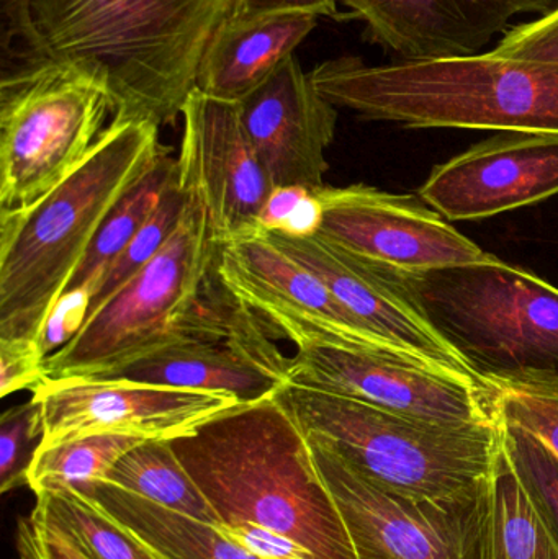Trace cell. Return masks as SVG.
<instances>
[{
    "instance_id": "obj_1",
    "label": "cell",
    "mask_w": 558,
    "mask_h": 559,
    "mask_svg": "<svg viewBox=\"0 0 558 559\" xmlns=\"http://www.w3.org/2000/svg\"><path fill=\"white\" fill-rule=\"evenodd\" d=\"M233 0H2L5 41L26 66L97 81L114 121L161 128L182 115Z\"/></svg>"
},
{
    "instance_id": "obj_2",
    "label": "cell",
    "mask_w": 558,
    "mask_h": 559,
    "mask_svg": "<svg viewBox=\"0 0 558 559\" xmlns=\"http://www.w3.org/2000/svg\"><path fill=\"white\" fill-rule=\"evenodd\" d=\"M219 519L261 559H357L310 442L278 397L239 403L169 440Z\"/></svg>"
},
{
    "instance_id": "obj_3",
    "label": "cell",
    "mask_w": 558,
    "mask_h": 559,
    "mask_svg": "<svg viewBox=\"0 0 558 559\" xmlns=\"http://www.w3.org/2000/svg\"><path fill=\"white\" fill-rule=\"evenodd\" d=\"M159 130L111 120L64 182L26 209L0 212V338L36 341L108 213L166 150Z\"/></svg>"
},
{
    "instance_id": "obj_4",
    "label": "cell",
    "mask_w": 558,
    "mask_h": 559,
    "mask_svg": "<svg viewBox=\"0 0 558 559\" xmlns=\"http://www.w3.org/2000/svg\"><path fill=\"white\" fill-rule=\"evenodd\" d=\"M334 107L413 130L558 134V64L503 61L490 52L367 64L341 56L310 71Z\"/></svg>"
},
{
    "instance_id": "obj_5",
    "label": "cell",
    "mask_w": 558,
    "mask_h": 559,
    "mask_svg": "<svg viewBox=\"0 0 558 559\" xmlns=\"http://www.w3.org/2000/svg\"><path fill=\"white\" fill-rule=\"evenodd\" d=\"M275 396L307 439L328 447L380 488L416 501H449L477 491L500 453V419L442 426L295 383Z\"/></svg>"
},
{
    "instance_id": "obj_6",
    "label": "cell",
    "mask_w": 558,
    "mask_h": 559,
    "mask_svg": "<svg viewBox=\"0 0 558 559\" xmlns=\"http://www.w3.org/2000/svg\"><path fill=\"white\" fill-rule=\"evenodd\" d=\"M406 282L478 380L558 393L556 286L491 254Z\"/></svg>"
},
{
    "instance_id": "obj_7",
    "label": "cell",
    "mask_w": 558,
    "mask_h": 559,
    "mask_svg": "<svg viewBox=\"0 0 558 559\" xmlns=\"http://www.w3.org/2000/svg\"><path fill=\"white\" fill-rule=\"evenodd\" d=\"M219 246L209 216L189 200L156 258L46 358L48 378H107L169 344L180 316L215 272Z\"/></svg>"
},
{
    "instance_id": "obj_8",
    "label": "cell",
    "mask_w": 558,
    "mask_h": 559,
    "mask_svg": "<svg viewBox=\"0 0 558 559\" xmlns=\"http://www.w3.org/2000/svg\"><path fill=\"white\" fill-rule=\"evenodd\" d=\"M114 118L105 88L78 69L25 66L0 84V212L26 209L64 182Z\"/></svg>"
},
{
    "instance_id": "obj_9",
    "label": "cell",
    "mask_w": 558,
    "mask_h": 559,
    "mask_svg": "<svg viewBox=\"0 0 558 559\" xmlns=\"http://www.w3.org/2000/svg\"><path fill=\"white\" fill-rule=\"evenodd\" d=\"M288 383L442 426L498 420L497 388L474 374L399 352L340 345L297 348Z\"/></svg>"
},
{
    "instance_id": "obj_10",
    "label": "cell",
    "mask_w": 558,
    "mask_h": 559,
    "mask_svg": "<svg viewBox=\"0 0 558 559\" xmlns=\"http://www.w3.org/2000/svg\"><path fill=\"white\" fill-rule=\"evenodd\" d=\"M308 442L318 472L343 515L357 559L484 558L490 479L462 498L416 501L380 488L328 447Z\"/></svg>"
},
{
    "instance_id": "obj_11",
    "label": "cell",
    "mask_w": 558,
    "mask_h": 559,
    "mask_svg": "<svg viewBox=\"0 0 558 559\" xmlns=\"http://www.w3.org/2000/svg\"><path fill=\"white\" fill-rule=\"evenodd\" d=\"M216 275L264 322L272 337L290 341L297 348L340 345L415 355L367 328L313 272L265 233L223 242Z\"/></svg>"
},
{
    "instance_id": "obj_12",
    "label": "cell",
    "mask_w": 558,
    "mask_h": 559,
    "mask_svg": "<svg viewBox=\"0 0 558 559\" xmlns=\"http://www.w3.org/2000/svg\"><path fill=\"white\" fill-rule=\"evenodd\" d=\"M317 195L323 212L317 236L402 277L478 264L488 255L416 197L364 183L323 187Z\"/></svg>"
},
{
    "instance_id": "obj_13",
    "label": "cell",
    "mask_w": 558,
    "mask_h": 559,
    "mask_svg": "<svg viewBox=\"0 0 558 559\" xmlns=\"http://www.w3.org/2000/svg\"><path fill=\"white\" fill-rule=\"evenodd\" d=\"M180 117V190L209 216L219 245L259 233V215L274 186L246 134L238 104L193 88Z\"/></svg>"
},
{
    "instance_id": "obj_14",
    "label": "cell",
    "mask_w": 558,
    "mask_h": 559,
    "mask_svg": "<svg viewBox=\"0 0 558 559\" xmlns=\"http://www.w3.org/2000/svg\"><path fill=\"white\" fill-rule=\"evenodd\" d=\"M32 397L41 409L43 443L100 432L170 440L239 404L223 393L104 378H48Z\"/></svg>"
},
{
    "instance_id": "obj_15",
    "label": "cell",
    "mask_w": 558,
    "mask_h": 559,
    "mask_svg": "<svg viewBox=\"0 0 558 559\" xmlns=\"http://www.w3.org/2000/svg\"><path fill=\"white\" fill-rule=\"evenodd\" d=\"M558 193V134L501 131L435 167L419 199L448 222H477Z\"/></svg>"
},
{
    "instance_id": "obj_16",
    "label": "cell",
    "mask_w": 558,
    "mask_h": 559,
    "mask_svg": "<svg viewBox=\"0 0 558 559\" xmlns=\"http://www.w3.org/2000/svg\"><path fill=\"white\" fill-rule=\"evenodd\" d=\"M265 235L282 251L313 272L337 301L367 328L418 357L474 374L431 324L406 277L363 261L317 235L307 238L281 233Z\"/></svg>"
},
{
    "instance_id": "obj_17",
    "label": "cell",
    "mask_w": 558,
    "mask_h": 559,
    "mask_svg": "<svg viewBox=\"0 0 558 559\" xmlns=\"http://www.w3.org/2000/svg\"><path fill=\"white\" fill-rule=\"evenodd\" d=\"M238 107L246 134L274 189H323L337 107L318 92L297 56L288 58Z\"/></svg>"
},
{
    "instance_id": "obj_18",
    "label": "cell",
    "mask_w": 558,
    "mask_h": 559,
    "mask_svg": "<svg viewBox=\"0 0 558 559\" xmlns=\"http://www.w3.org/2000/svg\"><path fill=\"white\" fill-rule=\"evenodd\" d=\"M292 358L269 332L242 337H190L169 342L104 380H130L177 390L210 391L256 403L288 383Z\"/></svg>"
},
{
    "instance_id": "obj_19",
    "label": "cell",
    "mask_w": 558,
    "mask_h": 559,
    "mask_svg": "<svg viewBox=\"0 0 558 559\" xmlns=\"http://www.w3.org/2000/svg\"><path fill=\"white\" fill-rule=\"evenodd\" d=\"M366 39L400 62L482 55L518 13L500 0H346Z\"/></svg>"
},
{
    "instance_id": "obj_20",
    "label": "cell",
    "mask_w": 558,
    "mask_h": 559,
    "mask_svg": "<svg viewBox=\"0 0 558 559\" xmlns=\"http://www.w3.org/2000/svg\"><path fill=\"white\" fill-rule=\"evenodd\" d=\"M318 16L282 13L252 20L226 19L200 62L197 85L218 100L239 104L261 87L317 28Z\"/></svg>"
},
{
    "instance_id": "obj_21",
    "label": "cell",
    "mask_w": 558,
    "mask_h": 559,
    "mask_svg": "<svg viewBox=\"0 0 558 559\" xmlns=\"http://www.w3.org/2000/svg\"><path fill=\"white\" fill-rule=\"evenodd\" d=\"M75 492L159 558L261 559L213 525L170 511L108 483L95 481Z\"/></svg>"
},
{
    "instance_id": "obj_22",
    "label": "cell",
    "mask_w": 558,
    "mask_h": 559,
    "mask_svg": "<svg viewBox=\"0 0 558 559\" xmlns=\"http://www.w3.org/2000/svg\"><path fill=\"white\" fill-rule=\"evenodd\" d=\"M482 559H558L557 540L511 468L501 439L488 483Z\"/></svg>"
},
{
    "instance_id": "obj_23",
    "label": "cell",
    "mask_w": 558,
    "mask_h": 559,
    "mask_svg": "<svg viewBox=\"0 0 558 559\" xmlns=\"http://www.w3.org/2000/svg\"><path fill=\"white\" fill-rule=\"evenodd\" d=\"M170 511L218 527L219 519L169 440L151 439L124 453L100 479Z\"/></svg>"
},
{
    "instance_id": "obj_24",
    "label": "cell",
    "mask_w": 558,
    "mask_h": 559,
    "mask_svg": "<svg viewBox=\"0 0 558 559\" xmlns=\"http://www.w3.org/2000/svg\"><path fill=\"white\" fill-rule=\"evenodd\" d=\"M176 176L177 159L170 156L169 147H166L143 179L108 213L66 292L92 289L97 285L151 218Z\"/></svg>"
},
{
    "instance_id": "obj_25",
    "label": "cell",
    "mask_w": 558,
    "mask_h": 559,
    "mask_svg": "<svg viewBox=\"0 0 558 559\" xmlns=\"http://www.w3.org/2000/svg\"><path fill=\"white\" fill-rule=\"evenodd\" d=\"M32 518L87 559H163L71 489L36 495Z\"/></svg>"
},
{
    "instance_id": "obj_26",
    "label": "cell",
    "mask_w": 558,
    "mask_h": 559,
    "mask_svg": "<svg viewBox=\"0 0 558 559\" xmlns=\"http://www.w3.org/2000/svg\"><path fill=\"white\" fill-rule=\"evenodd\" d=\"M144 437L131 433L100 432L72 437L56 443H43L28 473V486L41 492L81 491L100 481L115 463Z\"/></svg>"
},
{
    "instance_id": "obj_27",
    "label": "cell",
    "mask_w": 558,
    "mask_h": 559,
    "mask_svg": "<svg viewBox=\"0 0 558 559\" xmlns=\"http://www.w3.org/2000/svg\"><path fill=\"white\" fill-rule=\"evenodd\" d=\"M187 202L189 199L180 190L176 176V179L167 186L166 192L151 218L144 223L143 228L121 252L120 258L105 272L104 277L98 280L97 285L91 289L88 316L97 311L128 280L133 278L144 265L150 264L156 258L157 252L164 248L167 239L176 231Z\"/></svg>"
},
{
    "instance_id": "obj_28",
    "label": "cell",
    "mask_w": 558,
    "mask_h": 559,
    "mask_svg": "<svg viewBox=\"0 0 558 559\" xmlns=\"http://www.w3.org/2000/svg\"><path fill=\"white\" fill-rule=\"evenodd\" d=\"M501 449L558 544V456L536 436L500 419Z\"/></svg>"
},
{
    "instance_id": "obj_29",
    "label": "cell",
    "mask_w": 558,
    "mask_h": 559,
    "mask_svg": "<svg viewBox=\"0 0 558 559\" xmlns=\"http://www.w3.org/2000/svg\"><path fill=\"white\" fill-rule=\"evenodd\" d=\"M45 440L41 409L35 400L10 407L0 417V491L28 485V473Z\"/></svg>"
},
{
    "instance_id": "obj_30",
    "label": "cell",
    "mask_w": 558,
    "mask_h": 559,
    "mask_svg": "<svg viewBox=\"0 0 558 559\" xmlns=\"http://www.w3.org/2000/svg\"><path fill=\"white\" fill-rule=\"evenodd\" d=\"M321 218L317 192L301 186L275 187L259 215V233L307 238L317 235Z\"/></svg>"
},
{
    "instance_id": "obj_31",
    "label": "cell",
    "mask_w": 558,
    "mask_h": 559,
    "mask_svg": "<svg viewBox=\"0 0 558 559\" xmlns=\"http://www.w3.org/2000/svg\"><path fill=\"white\" fill-rule=\"evenodd\" d=\"M497 390L498 419L523 427L558 456V393L517 388Z\"/></svg>"
},
{
    "instance_id": "obj_32",
    "label": "cell",
    "mask_w": 558,
    "mask_h": 559,
    "mask_svg": "<svg viewBox=\"0 0 558 559\" xmlns=\"http://www.w3.org/2000/svg\"><path fill=\"white\" fill-rule=\"evenodd\" d=\"M488 52L503 61L558 64V7L533 22L511 26Z\"/></svg>"
},
{
    "instance_id": "obj_33",
    "label": "cell",
    "mask_w": 558,
    "mask_h": 559,
    "mask_svg": "<svg viewBox=\"0 0 558 559\" xmlns=\"http://www.w3.org/2000/svg\"><path fill=\"white\" fill-rule=\"evenodd\" d=\"M46 358L32 338H0V396L35 391L48 380Z\"/></svg>"
},
{
    "instance_id": "obj_34",
    "label": "cell",
    "mask_w": 558,
    "mask_h": 559,
    "mask_svg": "<svg viewBox=\"0 0 558 559\" xmlns=\"http://www.w3.org/2000/svg\"><path fill=\"white\" fill-rule=\"evenodd\" d=\"M91 309V289L66 292L49 312L41 332L36 337L43 357L56 354L81 331Z\"/></svg>"
},
{
    "instance_id": "obj_35",
    "label": "cell",
    "mask_w": 558,
    "mask_h": 559,
    "mask_svg": "<svg viewBox=\"0 0 558 559\" xmlns=\"http://www.w3.org/2000/svg\"><path fill=\"white\" fill-rule=\"evenodd\" d=\"M282 13H310L318 19H341L337 0H233L229 19L252 20Z\"/></svg>"
},
{
    "instance_id": "obj_36",
    "label": "cell",
    "mask_w": 558,
    "mask_h": 559,
    "mask_svg": "<svg viewBox=\"0 0 558 559\" xmlns=\"http://www.w3.org/2000/svg\"><path fill=\"white\" fill-rule=\"evenodd\" d=\"M19 559H87L52 532L46 531L29 515L16 527Z\"/></svg>"
},
{
    "instance_id": "obj_37",
    "label": "cell",
    "mask_w": 558,
    "mask_h": 559,
    "mask_svg": "<svg viewBox=\"0 0 558 559\" xmlns=\"http://www.w3.org/2000/svg\"><path fill=\"white\" fill-rule=\"evenodd\" d=\"M507 3L514 12L520 13H537V15H546L558 7V0H500Z\"/></svg>"
},
{
    "instance_id": "obj_38",
    "label": "cell",
    "mask_w": 558,
    "mask_h": 559,
    "mask_svg": "<svg viewBox=\"0 0 558 559\" xmlns=\"http://www.w3.org/2000/svg\"><path fill=\"white\" fill-rule=\"evenodd\" d=\"M341 2H343V3H344V2H346V0H341Z\"/></svg>"
}]
</instances>
